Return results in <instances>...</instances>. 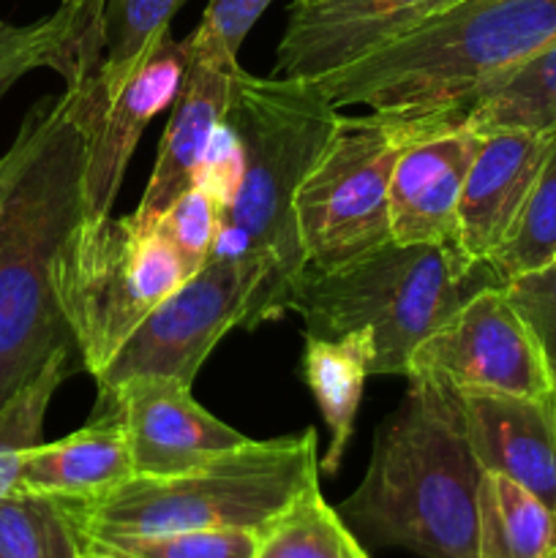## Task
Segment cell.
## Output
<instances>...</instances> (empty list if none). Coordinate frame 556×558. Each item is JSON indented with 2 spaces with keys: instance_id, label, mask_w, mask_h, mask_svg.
<instances>
[{
  "instance_id": "15",
  "label": "cell",
  "mask_w": 556,
  "mask_h": 558,
  "mask_svg": "<svg viewBox=\"0 0 556 558\" xmlns=\"http://www.w3.org/2000/svg\"><path fill=\"white\" fill-rule=\"evenodd\" d=\"M483 472L505 474L556 518V390L543 398L458 392Z\"/></svg>"
},
{
  "instance_id": "14",
  "label": "cell",
  "mask_w": 556,
  "mask_h": 558,
  "mask_svg": "<svg viewBox=\"0 0 556 558\" xmlns=\"http://www.w3.org/2000/svg\"><path fill=\"white\" fill-rule=\"evenodd\" d=\"M483 136L445 131L403 147L390 180V238L403 245H456L463 180Z\"/></svg>"
},
{
  "instance_id": "6",
  "label": "cell",
  "mask_w": 556,
  "mask_h": 558,
  "mask_svg": "<svg viewBox=\"0 0 556 558\" xmlns=\"http://www.w3.org/2000/svg\"><path fill=\"white\" fill-rule=\"evenodd\" d=\"M491 283H499L494 270L456 245L390 240L333 270H305L289 311L303 316L305 338L368 330L371 376H407L420 343Z\"/></svg>"
},
{
  "instance_id": "17",
  "label": "cell",
  "mask_w": 556,
  "mask_h": 558,
  "mask_svg": "<svg viewBox=\"0 0 556 558\" xmlns=\"http://www.w3.org/2000/svg\"><path fill=\"white\" fill-rule=\"evenodd\" d=\"M551 134L501 131L480 142L458 202V243L472 262H488L510 232L543 158Z\"/></svg>"
},
{
  "instance_id": "25",
  "label": "cell",
  "mask_w": 556,
  "mask_h": 558,
  "mask_svg": "<svg viewBox=\"0 0 556 558\" xmlns=\"http://www.w3.org/2000/svg\"><path fill=\"white\" fill-rule=\"evenodd\" d=\"M185 0H107L104 5V52L96 76L87 85L112 93L140 65L147 49L169 31Z\"/></svg>"
},
{
  "instance_id": "23",
  "label": "cell",
  "mask_w": 556,
  "mask_h": 558,
  "mask_svg": "<svg viewBox=\"0 0 556 558\" xmlns=\"http://www.w3.org/2000/svg\"><path fill=\"white\" fill-rule=\"evenodd\" d=\"M74 349L63 347L36 371L27 381H22L3 403H0V499L20 485L22 461L31 450L44 445V420L49 403L65 376L76 368L71 365Z\"/></svg>"
},
{
  "instance_id": "34",
  "label": "cell",
  "mask_w": 556,
  "mask_h": 558,
  "mask_svg": "<svg viewBox=\"0 0 556 558\" xmlns=\"http://www.w3.org/2000/svg\"><path fill=\"white\" fill-rule=\"evenodd\" d=\"M347 558H371V556L365 554V548L358 543V539H352V545H349L347 550Z\"/></svg>"
},
{
  "instance_id": "24",
  "label": "cell",
  "mask_w": 556,
  "mask_h": 558,
  "mask_svg": "<svg viewBox=\"0 0 556 558\" xmlns=\"http://www.w3.org/2000/svg\"><path fill=\"white\" fill-rule=\"evenodd\" d=\"M556 256V131L551 136L548 153L543 158L537 178L512 221L510 232L491 254L485 265L494 270L496 281L532 272L548 265Z\"/></svg>"
},
{
  "instance_id": "26",
  "label": "cell",
  "mask_w": 556,
  "mask_h": 558,
  "mask_svg": "<svg viewBox=\"0 0 556 558\" xmlns=\"http://www.w3.org/2000/svg\"><path fill=\"white\" fill-rule=\"evenodd\" d=\"M352 539V529L314 485L262 532L256 558H347Z\"/></svg>"
},
{
  "instance_id": "1",
  "label": "cell",
  "mask_w": 556,
  "mask_h": 558,
  "mask_svg": "<svg viewBox=\"0 0 556 558\" xmlns=\"http://www.w3.org/2000/svg\"><path fill=\"white\" fill-rule=\"evenodd\" d=\"M85 216V129L65 87L27 112L0 156V403L58 349H74L52 270Z\"/></svg>"
},
{
  "instance_id": "22",
  "label": "cell",
  "mask_w": 556,
  "mask_h": 558,
  "mask_svg": "<svg viewBox=\"0 0 556 558\" xmlns=\"http://www.w3.org/2000/svg\"><path fill=\"white\" fill-rule=\"evenodd\" d=\"M0 558H87V548L63 499L14 488L0 499Z\"/></svg>"
},
{
  "instance_id": "35",
  "label": "cell",
  "mask_w": 556,
  "mask_h": 558,
  "mask_svg": "<svg viewBox=\"0 0 556 558\" xmlns=\"http://www.w3.org/2000/svg\"><path fill=\"white\" fill-rule=\"evenodd\" d=\"M543 558H556V548H554V550H551V554H545Z\"/></svg>"
},
{
  "instance_id": "29",
  "label": "cell",
  "mask_w": 556,
  "mask_h": 558,
  "mask_svg": "<svg viewBox=\"0 0 556 558\" xmlns=\"http://www.w3.org/2000/svg\"><path fill=\"white\" fill-rule=\"evenodd\" d=\"M221 205L202 185L194 183L169 205L156 229L178 248L185 267L196 272L210 259L213 243H216L218 229H221Z\"/></svg>"
},
{
  "instance_id": "4",
  "label": "cell",
  "mask_w": 556,
  "mask_h": 558,
  "mask_svg": "<svg viewBox=\"0 0 556 558\" xmlns=\"http://www.w3.org/2000/svg\"><path fill=\"white\" fill-rule=\"evenodd\" d=\"M338 118L341 109L333 107L314 82L234 71L227 123L238 131L245 167L223 221L243 229L251 259L267 270L243 325L249 330L289 314L305 272L294 199Z\"/></svg>"
},
{
  "instance_id": "11",
  "label": "cell",
  "mask_w": 556,
  "mask_h": 558,
  "mask_svg": "<svg viewBox=\"0 0 556 558\" xmlns=\"http://www.w3.org/2000/svg\"><path fill=\"white\" fill-rule=\"evenodd\" d=\"M189 69V44L164 33L112 93L69 87L85 129L87 216H109L145 125L172 107Z\"/></svg>"
},
{
  "instance_id": "3",
  "label": "cell",
  "mask_w": 556,
  "mask_h": 558,
  "mask_svg": "<svg viewBox=\"0 0 556 558\" xmlns=\"http://www.w3.org/2000/svg\"><path fill=\"white\" fill-rule=\"evenodd\" d=\"M556 38V0H450L376 52L319 76L336 109L434 114Z\"/></svg>"
},
{
  "instance_id": "2",
  "label": "cell",
  "mask_w": 556,
  "mask_h": 558,
  "mask_svg": "<svg viewBox=\"0 0 556 558\" xmlns=\"http://www.w3.org/2000/svg\"><path fill=\"white\" fill-rule=\"evenodd\" d=\"M374 436L363 483L338 515L374 545L423 558H480V483L461 396L434 376H407Z\"/></svg>"
},
{
  "instance_id": "27",
  "label": "cell",
  "mask_w": 556,
  "mask_h": 558,
  "mask_svg": "<svg viewBox=\"0 0 556 558\" xmlns=\"http://www.w3.org/2000/svg\"><path fill=\"white\" fill-rule=\"evenodd\" d=\"M259 539L262 532L251 529H196L85 539V548L96 558H256Z\"/></svg>"
},
{
  "instance_id": "36",
  "label": "cell",
  "mask_w": 556,
  "mask_h": 558,
  "mask_svg": "<svg viewBox=\"0 0 556 558\" xmlns=\"http://www.w3.org/2000/svg\"><path fill=\"white\" fill-rule=\"evenodd\" d=\"M87 558H96V556H87Z\"/></svg>"
},
{
  "instance_id": "20",
  "label": "cell",
  "mask_w": 556,
  "mask_h": 558,
  "mask_svg": "<svg viewBox=\"0 0 556 558\" xmlns=\"http://www.w3.org/2000/svg\"><path fill=\"white\" fill-rule=\"evenodd\" d=\"M374 365V338L368 330H354L338 338H305L303 374L330 430V445L319 461V474L333 477L354 434L363 385Z\"/></svg>"
},
{
  "instance_id": "30",
  "label": "cell",
  "mask_w": 556,
  "mask_h": 558,
  "mask_svg": "<svg viewBox=\"0 0 556 558\" xmlns=\"http://www.w3.org/2000/svg\"><path fill=\"white\" fill-rule=\"evenodd\" d=\"M273 0H210L196 31L185 38L196 58L238 65V52Z\"/></svg>"
},
{
  "instance_id": "10",
  "label": "cell",
  "mask_w": 556,
  "mask_h": 558,
  "mask_svg": "<svg viewBox=\"0 0 556 558\" xmlns=\"http://www.w3.org/2000/svg\"><path fill=\"white\" fill-rule=\"evenodd\" d=\"M407 376H434L456 392L543 398L556 390L543 349L501 283L478 289L409 360Z\"/></svg>"
},
{
  "instance_id": "21",
  "label": "cell",
  "mask_w": 556,
  "mask_h": 558,
  "mask_svg": "<svg viewBox=\"0 0 556 558\" xmlns=\"http://www.w3.org/2000/svg\"><path fill=\"white\" fill-rule=\"evenodd\" d=\"M554 548V512L516 480L483 472L480 558H543Z\"/></svg>"
},
{
  "instance_id": "31",
  "label": "cell",
  "mask_w": 556,
  "mask_h": 558,
  "mask_svg": "<svg viewBox=\"0 0 556 558\" xmlns=\"http://www.w3.org/2000/svg\"><path fill=\"white\" fill-rule=\"evenodd\" d=\"M501 287L556 374V256L548 265L510 278Z\"/></svg>"
},
{
  "instance_id": "33",
  "label": "cell",
  "mask_w": 556,
  "mask_h": 558,
  "mask_svg": "<svg viewBox=\"0 0 556 558\" xmlns=\"http://www.w3.org/2000/svg\"><path fill=\"white\" fill-rule=\"evenodd\" d=\"M243 167L245 158L240 136L223 118V123L218 125L210 145H207L205 158H202L196 185H202L221 205V210H227L234 202V196H238L240 183H243Z\"/></svg>"
},
{
  "instance_id": "8",
  "label": "cell",
  "mask_w": 556,
  "mask_h": 558,
  "mask_svg": "<svg viewBox=\"0 0 556 558\" xmlns=\"http://www.w3.org/2000/svg\"><path fill=\"white\" fill-rule=\"evenodd\" d=\"M414 131L407 114H341L294 199L305 270H333L390 243V180Z\"/></svg>"
},
{
  "instance_id": "9",
  "label": "cell",
  "mask_w": 556,
  "mask_h": 558,
  "mask_svg": "<svg viewBox=\"0 0 556 558\" xmlns=\"http://www.w3.org/2000/svg\"><path fill=\"white\" fill-rule=\"evenodd\" d=\"M265 276V265L251 256H210L147 314L112 363L96 376V403L107 401L114 387L134 376H169L194 385L216 343L232 327L245 325Z\"/></svg>"
},
{
  "instance_id": "5",
  "label": "cell",
  "mask_w": 556,
  "mask_h": 558,
  "mask_svg": "<svg viewBox=\"0 0 556 558\" xmlns=\"http://www.w3.org/2000/svg\"><path fill=\"white\" fill-rule=\"evenodd\" d=\"M319 477L316 434L305 428L281 439H249L178 474H134L101 499L63 501L85 539L196 529L265 532Z\"/></svg>"
},
{
  "instance_id": "32",
  "label": "cell",
  "mask_w": 556,
  "mask_h": 558,
  "mask_svg": "<svg viewBox=\"0 0 556 558\" xmlns=\"http://www.w3.org/2000/svg\"><path fill=\"white\" fill-rule=\"evenodd\" d=\"M104 5L107 0H60L55 11L71 58V80L65 87L87 85L96 76L104 52Z\"/></svg>"
},
{
  "instance_id": "19",
  "label": "cell",
  "mask_w": 556,
  "mask_h": 558,
  "mask_svg": "<svg viewBox=\"0 0 556 558\" xmlns=\"http://www.w3.org/2000/svg\"><path fill=\"white\" fill-rule=\"evenodd\" d=\"M134 477L125 425L114 409L96 412L85 428L49 445H38L22 461L16 488L58 496L65 501H93L112 494Z\"/></svg>"
},
{
  "instance_id": "13",
  "label": "cell",
  "mask_w": 556,
  "mask_h": 558,
  "mask_svg": "<svg viewBox=\"0 0 556 558\" xmlns=\"http://www.w3.org/2000/svg\"><path fill=\"white\" fill-rule=\"evenodd\" d=\"M450 0H294L273 74L314 82L390 44Z\"/></svg>"
},
{
  "instance_id": "16",
  "label": "cell",
  "mask_w": 556,
  "mask_h": 558,
  "mask_svg": "<svg viewBox=\"0 0 556 558\" xmlns=\"http://www.w3.org/2000/svg\"><path fill=\"white\" fill-rule=\"evenodd\" d=\"M238 69L240 65H223L189 52V69L174 96L169 125L158 145L156 167L140 205L131 213L142 232H153L169 205L196 183L207 145L227 118Z\"/></svg>"
},
{
  "instance_id": "37",
  "label": "cell",
  "mask_w": 556,
  "mask_h": 558,
  "mask_svg": "<svg viewBox=\"0 0 556 558\" xmlns=\"http://www.w3.org/2000/svg\"><path fill=\"white\" fill-rule=\"evenodd\" d=\"M554 381H556V374H554Z\"/></svg>"
},
{
  "instance_id": "28",
  "label": "cell",
  "mask_w": 556,
  "mask_h": 558,
  "mask_svg": "<svg viewBox=\"0 0 556 558\" xmlns=\"http://www.w3.org/2000/svg\"><path fill=\"white\" fill-rule=\"evenodd\" d=\"M36 69H52L63 74L65 82L71 80V58L58 16L31 25L0 22V98Z\"/></svg>"
},
{
  "instance_id": "7",
  "label": "cell",
  "mask_w": 556,
  "mask_h": 558,
  "mask_svg": "<svg viewBox=\"0 0 556 558\" xmlns=\"http://www.w3.org/2000/svg\"><path fill=\"white\" fill-rule=\"evenodd\" d=\"M194 272L158 229L134 218L85 216L63 240L52 283L76 368L96 379L161 300Z\"/></svg>"
},
{
  "instance_id": "12",
  "label": "cell",
  "mask_w": 556,
  "mask_h": 558,
  "mask_svg": "<svg viewBox=\"0 0 556 558\" xmlns=\"http://www.w3.org/2000/svg\"><path fill=\"white\" fill-rule=\"evenodd\" d=\"M120 414L129 436L134 474L161 477L205 463L221 452L245 445L249 436L213 417L191 385L169 376H134L96 403V412Z\"/></svg>"
},
{
  "instance_id": "18",
  "label": "cell",
  "mask_w": 556,
  "mask_h": 558,
  "mask_svg": "<svg viewBox=\"0 0 556 558\" xmlns=\"http://www.w3.org/2000/svg\"><path fill=\"white\" fill-rule=\"evenodd\" d=\"M409 118L420 136L445 131H472L478 136L501 131L551 134L556 131V38L456 107Z\"/></svg>"
}]
</instances>
